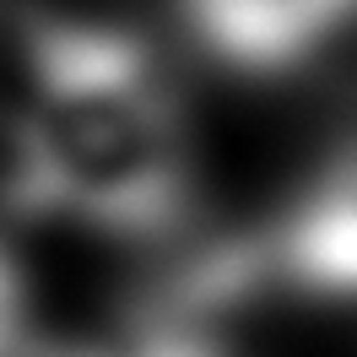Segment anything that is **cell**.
Segmentation results:
<instances>
[{
    "instance_id": "obj_1",
    "label": "cell",
    "mask_w": 357,
    "mask_h": 357,
    "mask_svg": "<svg viewBox=\"0 0 357 357\" xmlns=\"http://www.w3.org/2000/svg\"><path fill=\"white\" fill-rule=\"evenodd\" d=\"M11 190L103 233H157L184 206V135L152 54L87 22L27 38V109Z\"/></svg>"
},
{
    "instance_id": "obj_2",
    "label": "cell",
    "mask_w": 357,
    "mask_h": 357,
    "mask_svg": "<svg viewBox=\"0 0 357 357\" xmlns=\"http://www.w3.org/2000/svg\"><path fill=\"white\" fill-rule=\"evenodd\" d=\"M184 17L227 66L292 70L357 22V0H184Z\"/></svg>"
},
{
    "instance_id": "obj_3",
    "label": "cell",
    "mask_w": 357,
    "mask_h": 357,
    "mask_svg": "<svg viewBox=\"0 0 357 357\" xmlns=\"http://www.w3.org/2000/svg\"><path fill=\"white\" fill-rule=\"evenodd\" d=\"M276 266L314 298H357V146L292 201L276 233Z\"/></svg>"
},
{
    "instance_id": "obj_4",
    "label": "cell",
    "mask_w": 357,
    "mask_h": 357,
    "mask_svg": "<svg viewBox=\"0 0 357 357\" xmlns=\"http://www.w3.org/2000/svg\"><path fill=\"white\" fill-rule=\"evenodd\" d=\"M27 325V287H22V271L11 266V255L0 249V357L17 352Z\"/></svg>"
},
{
    "instance_id": "obj_5",
    "label": "cell",
    "mask_w": 357,
    "mask_h": 357,
    "mask_svg": "<svg viewBox=\"0 0 357 357\" xmlns=\"http://www.w3.org/2000/svg\"><path fill=\"white\" fill-rule=\"evenodd\" d=\"M130 357H222V352L211 341H201V335H190V331H162L152 341H141Z\"/></svg>"
}]
</instances>
